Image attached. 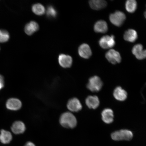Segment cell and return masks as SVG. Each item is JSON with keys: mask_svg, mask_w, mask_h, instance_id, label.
I'll return each mask as SVG.
<instances>
[{"mask_svg": "<svg viewBox=\"0 0 146 146\" xmlns=\"http://www.w3.org/2000/svg\"><path fill=\"white\" fill-rule=\"evenodd\" d=\"M59 121L62 126L69 129L74 128L77 123L76 117L70 112H66L62 114L60 116Z\"/></svg>", "mask_w": 146, "mask_h": 146, "instance_id": "obj_1", "label": "cell"}, {"mask_svg": "<svg viewBox=\"0 0 146 146\" xmlns=\"http://www.w3.org/2000/svg\"><path fill=\"white\" fill-rule=\"evenodd\" d=\"M133 136V133L131 131L125 129L115 131L111 135L112 139L116 141H129L132 139Z\"/></svg>", "mask_w": 146, "mask_h": 146, "instance_id": "obj_2", "label": "cell"}, {"mask_svg": "<svg viewBox=\"0 0 146 146\" xmlns=\"http://www.w3.org/2000/svg\"><path fill=\"white\" fill-rule=\"evenodd\" d=\"M103 85L101 79L98 76H94L89 78L87 88L92 92H98L101 90Z\"/></svg>", "mask_w": 146, "mask_h": 146, "instance_id": "obj_3", "label": "cell"}, {"mask_svg": "<svg viewBox=\"0 0 146 146\" xmlns=\"http://www.w3.org/2000/svg\"><path fill=\"white\" fill-rule=\"evenodd\" d=\"M125 18V14L120 11H117L114 13L111 14L109 17L111 22L117 27L123 25Z\"/></svg>", "mask_w": 146, "mask_h": 146, "instance_id": "obj_4", "label": "cell"}, {"mask_svg": "<svg viewBox=\"0 0 146 146\" xmlns=\"http://www.w3.org/2000/svg\"><path fill=\"white\" fill-rule=\"evenodd\" d=\"M113 35L104 36L101 38L99 41V44L102 48L105 49L112 48L114 46L115 42Z\"/></svg>", "mask_w": 146, "mask_h": 146, "instance_id": "obj_5", "label": "cell"}, {"mask_svg": "<svg viewBox=\"0 0 146 146\" xmlns=\"http://www.w3.org/2000/svg\"><path fill=\"white\" fill-rule=\"evenodd\" d=\"M106 57L110 62L113 64L119 63L121 60L119 52L113 49L110 50L106 53Z\"/></svg>", "mask_w": 146, "mask_h": 146, "instance_id": "obj_6", "label": "cell"}, {"mask_svg": "<svg viewBox=\"0 0 146 146\" xmlns=\"http://www.w3.org/2000/svg\"><path fill=\"white\" fill-rule=\"evenodd\" d=\"M67 106L69 110L72 112H78L82 108L81 102L76 98H73L69 100Z\"/></svg>", "mask_w": 146, "mask_h": 146, "instance_id": "obj_7", "label": "cell"}, {"mask_svg": "<svg viewBox=\"0 0 146 146\" xmlns=\"http://www.w3.org/2000/svg\"><path fill=\"white\" fill-rule=\"evenodd\" d=\"M7 108L12 111L19 110L21 108L22 104L21 100L16 98H11L6 104Z\"/></svg>", "mask_w": 146, "mask_h": 146, "instance_id": "obj_8", "label": "cell"}, {"mask_svg": "<svg viewBox=\"0 0 146 146\" xmlns=\"http://www.w3.org/2000/svg\"><path fill=\"white\" fill-rule=\"evenodd\" d=\"M58 61L60 66L64 68H69L72 65V58L68 55L62 54L60 55Z\"/></svg>", "mask_w": 146, "mask_h": 146, "instance_id": "obj_9", "label": "cell"}, {"mask_svg": "<svg viewBox=\"0 0 146 146\" xmlns=\"http://www.w3.org/2000/svg\"><path fill=\"white\" fill-rule=\"evenodd\" d=\"M132 52L138 59L142 60L146 58V50H143V46L141 44L135 45L133 47Z\"/></svg>", "mask_w": 146, "mask_h": 146, "instance_id": "obj_10", "label": "cell"}, {"mask_svg": "<svg viewBox=\"0 0 146 146\" xmlns=\"http://www.w3.org/2000/svg\"><path fill=\"white\" fill-rule=\"evenodd\" d=\"M78 54L82 58L88 59L92 55V51L88 45L84 43L79 47Z\"/></svg>", "mask_w": 146, "mask_h": 146, "instance_id": "obj_11", "label": "cell"}, {"mask_svg": "<svg viewBox=\"0 0 146 146\" xmlns=\"http://www.w3.org/2000/svg\"><path fill=\"white\" fill-rule=\"evenodd\" d=\"M102 119L103 121L107 124L112 123L114 120V113L112 110L110 109H105L102 113Z\"/></svg>", "mask_w": 146, "mask_h": 146, "instance_id": "obj_12", "label": "cell"}, {"mask_svg": "<svg viewBox=\"0 0 146 146\" xmlns=\"http://www.w3.org/2000/svg\"><path fill=\"white\" fill-rule=\"evenodd\" d=\"M85 103L89 108L95 109L99 106L100 102L98 96H89L86 100Z\"/></svg>", "mask_w": 146, "mask_h": 146, "instance_id": "obj_13", "label": "cell"}, {"mask_svg": "<svg viewBox=\"0 0 146 146\" xmlns=\"http://www.w3.org/2000/svg\"><path fill=\"white\" fill-rule=\"evenodd\" d=\"M11 130L15 134H23L26 129V127L24 123L22 121H17L15 122L12 126Z\"/></svg>", "mask_w": 146, "mask_h": 146, "instance_id": "obj_14", "label": "cell"}, {"mask_svg": "<svg viewBox=\"0 0 146 146\" xmlns=\"http://www.w3.org/2000/svg\"><path fill=\"white\" fill-rule=\"evenodd\" d=\"M113 96L116 100L119 101H125L127 98V93L121 87H117L114 89Z\"/></svg>", "mask_w": 146, "mask_h": 146, "instance_id": "obj_15", "label": "cell"}, {"mask_svg": "<svg viewBox=\"0 0 146 146\" xmlns=\"http://www.w3.org/2000/svg\"><path fill=\"white\" fill-rule=\"evenodd\" d=\"M39 26L38 23L34 21H31L25 25V31L27 35L30 36L39 30Z\"/></svg>", "mask_w": 146, "mask_h": 146, "instance_id": "obj_16", "label": "cell"}, {"mask_svg": "<svg viewBox=\"0 0 146 146\" xmlns=\"http://www.w3.org/2000/svg\"><path fill=\"white\" fill-rule=\"evenodd\" d=\"M138 38V35L135 31L129 29L124 34V38L125 40L133 42L135 41Z\"/></svg>", "mask_w": 146, "mask_h": 146, "instance_id": "obj_17", "label": "cell"}, {"mask_svg": "<svg viewBox=\"0 0 146 146\" xmlns=\"http://www.w3.org/2000/svg\"><path fill=\"white\" fill-rule=\"evenodd\" d=\"M108 30L107 24L106 21H98L96 23L94 26L95 31L99 33H105Z\"/></svg>", "mask_w": 146, "mask_h": 146, "instance_id": "obj_18", "label": "cell"}, {"mask_svg": "<svg viewBox=\"0 0 146 146\" xmlns=\"http://www.w3.org/2000/svg\"><path fill=\"white\" fill-rule=\"evenodd\" d=\"M89 3L91 8L96 10L104 8L107 5L106 1L104 0H91Z\"/></svg>", "mask_w": 146, "mask_h": 146, "instance_id": "obj_19", "label": "cell"}, {"mask_svg": "<svg viewBox=\"0 0 146 146\" xmlns=\"http://www.w3.org/2000/svg\"><path fill=\"white\" fill-rule=\"evenodd\" d=\"M1 132L0 141L1 143L4 144L10 143L12 139L11 133L4 129H2Z\"/></svg>", "mask_w": 146, "mask_h": 146, "instance_id": "obj_20", "label": "cell"}, {"mask_svg": "<svg viewBox=\"0 0 146 146\" xmlns=\"http://www.w3.org/2000/svg\"><path fill=\"white\" fill-rule=\"evenodd\" d=\"M137 3L135 0H128L125 3V8L127 12L132 13L135 11Z\"/></svg>", "mask_w": 146, "mask_h": 146, "instance_id": "obj_21", "label": "cell"}, {"mask_svg": "<svg viewBox=\"0 0 146 146\" xmlns=\"http://www.w3.org/2000/svg\"><path fill=\"white\" fill-rule=\"evenodd\" d=\"M33 12L38 15H42L45 12V9L43 5L40 3H36L33 5L32 8Z\"/></svg>", "mask_w": 146, "mask_h": 146, "instance_id": "obj_22", "label": "cell"}, {"mask_svg": "<svg viewBox=\"0 0 146 146\" xmlns=\"http://www.w3.org/2000/svg\"><path fill=\"white\" fill-rule=\"evenodd\" d=\"M10 38L9 33L7 31L0 29V43L8 41Z\"/></svg>", "mask_w": 146, "mask_h": 146, "instance_id": "obj_23", "label": "cell"}, {"mask_svg": "<svg viewBox=\"0 0 146 146\" xmlns=\"http://www.w3.org/2000/svg\"><path fill=\"white\" fill-rule=\"evenodd\" d=\"M46 14L49 17L54 18L57 15V11L53 7L50 6L47 8Z\"/></svg>", "mask_w": 146, "mask_h": 146, "instance_id": "obj_24", "label": "cell"}, {"mask_svg": "<svg viewBox=\"0 0 146 146\" xmlns=\"http://www.w3.org/2000/svg\"><path fill=\"white\" fill-rule=\"evenodd\" d=\"M4 86V80L3 76L0 75V90L2 89Z\"/></svg>", "mask_w": 146, "mask_h": 146, "instance_id": "obj_25", "label": "cell"}, {"mask_svg": "<svg viewBox=\"0 0 146 146\" xmlns=\"http://www.w3.org/2000/svg\"><path fill=\"white\" fill-rule=\"evenodd\" d=\"M24 146H36L35 145L33 142H27Z\"/></svg>", "mask_w": 146, "mask_h": 146, "instance_id": "obj_26", "label": "cell"}]
</instances>
